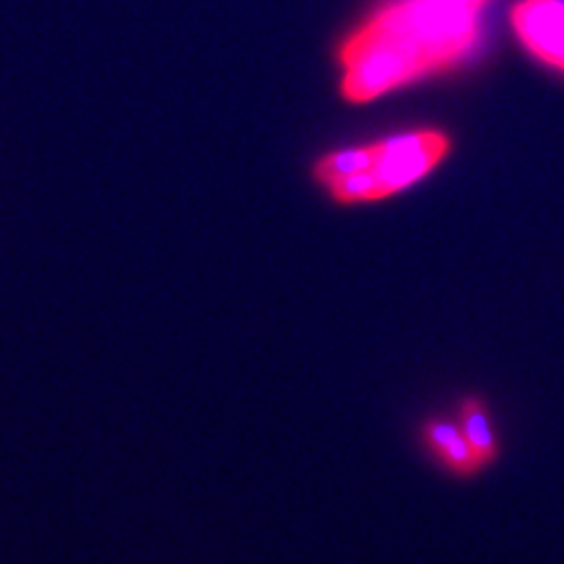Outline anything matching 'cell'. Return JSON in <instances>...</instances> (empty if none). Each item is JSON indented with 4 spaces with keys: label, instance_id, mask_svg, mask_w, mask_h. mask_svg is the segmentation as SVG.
<instances>
[{
    "label": "cell",
    "instance_id": "2",
    "mask_svg": "<svg viewBox=\"0 0 564 564\" xmlns=\"http://www.w3.org/2000/svg\"><path fill=\"white\" fill-rule=\"evenodd\" d=\"M452 140L440 130H414L322 156L316 181L339 204L379 202L419 184L450 156Z\"/></svg>",
    "mask_w": 564,
    "mask_h": 564
},
{
    "label": "cell",
    "instance_id": "4",
    "mask_svg": "<svg viewBox=\"0 0 564 564\" xmlns=\"http://www.w3.org/2000/svg\"><path fill=\"white\" fill-rule=\"evenodd\" d=\"M421 440L438 464L458 477H473L483 471L458 423L429 419L421 425Z\"/></svg>",
    "mask_w": 564,
    "mask_h": 564
},
{
    "label": "cell",
    "instance_id": "1",
    "mask_svg": "<svg viewBox=\"0 0 564 564\" xmlns=\"http://www.w3.org/2000/svg\"><path fill=\"white\" fill-rule=\"evenodd\" d=\"M487 3L390 0L341 45V95L365 104L419 78L450 71L480 41Z\"/></svg>",
    "mask_w": 564,
    "mask_h": 564
},
{
    "label": "cell",
    "instance_id": "3",
    "mask_svg": "<svg viewBox=\"0 0 564 564\" xmlns=\"http://www.w3.org/2000/svg\"><path fill=\"white\" fill-rule=\"evenodd\" d=\"M510 24L529 53L564 74V0H520Z\"/></svg>",
    "mask_w": 564,
    "mask_h": 564
},
{
    "label": "cell",
    "instance_id": "5",
    "mask_svg": "<svg viewBox=\"0 0 564 564\" xmlns=\"http://www.w3.org/2000/svg\"><path fill=\"white\" fill-rule=\"evenodd\" d=\"M458 425L461 431H464L473 454L480 461V466L487 468L489 464H494L499 456V440L497 433H494L489 409L480 398L468 396L461 400Z\"/></svg>",
    "mask_w": 564,
    "mask_h": 564
}]
</instances>
